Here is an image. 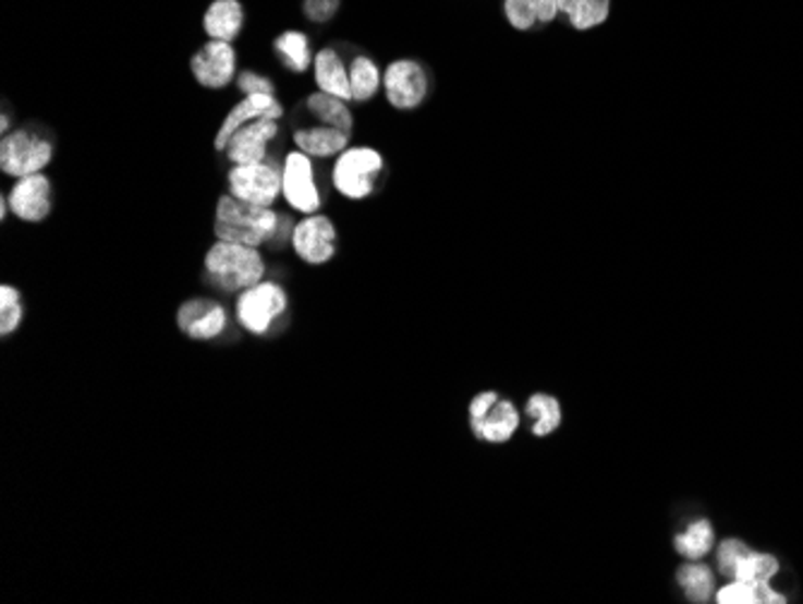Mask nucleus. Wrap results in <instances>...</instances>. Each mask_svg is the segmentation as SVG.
<instances>
[{
    "label": "nucleus",
    "instance_id": "ddd939ff",
    "mask_svg": "<svg viewBox=\"0 0 803 604\" xmlns=\"http://www.w3.org/2000/svg\"><path fill=\"white\" fill-rule=\"evenodd\" d=\"M279 135V121L258 119L251 121L231 135V141L224 149L231 165H255L270 157V147Z\"/></svg>",
    "mask_w": 803,
    "mask_h": 604
},
{
    "label": "nucleus",
    "instance_id": "cd10ccee",
    "mask_svg": "<svg viewBox=\"0 0 803 604\" xmlns=\"http://www.w3.org/2000/svg\"><path fill=\"white\" fill-rule=\"evenodd\" d=\"M779 559L770 552H758L749 547L741 554L734 571L727 580H755V583H772V578L779 573Z\"/></svg>",
    "mask_w": 803,
    "mask_h": 604
},
{
    "label": "nucleus",
    "instance_id": "f3484780",
    "mask_svg": "<svg viewBox=\"0 0 803 604\" xmlns=\"http://www.w3.org/2000/svg\"><path fill=\"white\" fill-rule=\"evenodd\" d=\"M352 143V133H344L340 128L332 125H304L294 131V145L301 153L313 159H330L342 155Z\"/></svg>",
    "mask_w": 803,
    "mask_h": 604
},
{
    "label": "nucleus",
    "instance_id": "f257e3e1",
    "mask_svg": "<svg viewBox=\"0 0 803 604\" xmlns=\"http://www.w3.org/2000/svg\"><path fill=\"white\" fill-rule=\"evenodd\" d=\"M205 282L219 294H241L265 280L267 263L260 249L243 243L215 241L203 258Z\"/></svg>",
    "mask_w": 803,
    "mask_h": 604
},
{
    "label": "nucleus",
    "instance_id": "2f4dec72",
    "mask_svg": "<svg viewBox=\"0 0 803 604\" xmlns=\"http://www.w3.org/2000/svg\"><path fill=\"white\" fill-rule=\"evenodd\" d=\"M236 87L243 95H275V83L263 73L255 71H241L236 77Z\"/></svg>",
    "mask_w": 803,
    "mask_h": 604
},
{
    "label": "nucleus",
    "instance_id": "6e6552de",
    "mask_svg": "<svg viewBox=\"0 0 803 604\" xmlns=\"http://www.w3.org/2000/svg\"><path fill=\"white\" fill-rule=\"evenodd\" d=\"M282 197L299 215H316L323 210L325 195L318 189L313 157L301 149L289 153L282 161Z\"/></svg>",
    "mask_w": 803,
    "mask_h": 604
},
{
    "label": "nucleus",
    "instance_id": "9b49d317",
    "mask_svg": "<svg viewBox=\"0 0 803 604\" xmlns=\"http://www.w3.org/2000/svg\"><path fill=\"white\" fill-rule=\"evenodd\" d=\"M191 73L205 89H224L239 77V56L231 41L209 39L191 56Z\"/></svg>",
    "mask_w": 803,
    "mask_h": 604
},
{
    "label": "nucleus",
    "instance_id": "5701e85b",
    "mask_svg": "<svg viewBox=\"0 0 803 604\" xmlns=\"http://www.w3.org/2000/svg\"><path fill=\"white\" fill-rule=\"evenodd\" d=\"M717 604H784L787 595L772 588V583H755V580H729L715 592Z\"/></svg>",
    "mask_w": 803,
    "mask_h": 604
},
{
    "label": "nucleus",
    "instance_id": "bb28decb",
    "mask_svg": "<svg viewBox=\"0 0 803 604\" xmlns=\"http://www.w3.org/2000/svg\"><path fill=\"white\" fill-rule=\"evenodd\" d=\"M349 83H352V101L368 104L382 89V71L374 58L358 53L349 63Z\"/></svg>",
    "mask_w": 803,
    "mask_h": 604
},
{
    "label": "nucleus",
    "instance_id": "f03ea898",
    "mask_svg": "<svg viewBox=\"0 0 803 604\" xmlns=\"http://www.w3.org/2000/svg\"><path fill=\"white\" fill-rule=\"evenodd\" d=\"M279 222H282V215H279L275 207L253 205L227 193L217 201L215 237L219 241L263 249L272 243Z\"/></svg>",
    "mask_w": 803,
    "mask_h": 604
},
{
    "label": "nucleus",
    "instance_id": "b1692460",
    "mask_svg": "<svg viewBox=\"0 0 803 604\" xmlns=\"http://www.w3.org/2000/svg\"><path fill=\"white\" fill-rule=\"evenodd\" d=\"M272 51L279 58V63L294 75H304L308 68H313V58H316L311 49L308 34L301 29H287L277 34V39L272 41Z\"/></svg>",
    "mask_w": 803,
    "mask_h": 604
},
{
    "label": "nucleus",
    "instance_id": "412c9836",
    "mask_svg": "<svg viewBox=\"0 0 803 604\" xmlns=\"http://www.w3.org/2000/svg\"><path fill=\"white\" fill-rule=\"evenodd\" d=\"M522 412L530 420V434L537 438L553 436L563 424L561 400L551 392H532Z\"/></svg>",
    "mask_w": 803,
    "mask_h": 604
},
{
    "label": "nucleus",
    "instance_id": "aec40b11",
    "mask_svg": "<svg viewBox=\"0 0 803 604\" xmlns=\"http://www.w3.org/2000/svg\"><path fill=\"white\" fill-rule=\"evenodd\" d=\"M717 544V532L709 518H695L683 530L673 534V552L685 561L707 559Z\"/></svg>",
    "mask_w": 803,
    "mask_h": 604
},
{
    "label": "nucleus",
    "instance_id": "2eb2a0df",
    "mask_svg": "<svg viewBox=\"0 0 803 604\" xmlns=\"http://www.w3.org/2000/svg\"><path fill=\"white\" fill-rule=\"evenodd\" d=\"M520 424L522 414L518 410V404L500 395V400L494 404L491 412H488L479 424L472 426V434L476 440H482V444L503 446L508 440H513V436L520 432Z\"/></svg>",
    "mask_w": 803,
    "mask_h": 604
},
{
    "label": "nucleus",
    "instance_id": "423d86ee",
    "mask_svg": "<svg viewBox=\"0 0 803 604\" xmlns=\"http://www.w3.org/2000/svg\"><path fill=\"white\" fill-rule=\"evenodd\" d=\"M227 189L234 197L272 207L282 197V165L267 157L255 165H231L227 171Z\"/></svg>",
    "mask_w": 803,
    "mask_h": 604
},
{
    "label": "nucleus",
    "instance_id": "9d476101",
    "mask_svg": "<svg viewBox=\"0 0 803 604\" xmlns=\"http://www.w3.org/2000/svg\"><path fill=\"white\" fill-rule=\"evenodd\" d=\"M291 249L306 265H328L337 255V227L328 215H304L291 234Z\"/></svg>",
    "mask_w": 803,
    "mask_h": 604
},
{
    "label": "nucleus",
    "instance_id": "a878e982",
    "mask_svg": "<svg viewBox=\"0 0 803 604\" xmlns=\"http://www.w3.org/2000/svg\"><path fill=\"white\" fill-rule=\"evenodd\" d=\"M558 13L577 32L601 27L611 17V0H558Z\"/></svg>",
    "mask_w": 803,
    "mask_h": 604
},
{
    "label": "nucleus",
    "instance_id": "6ab92c4d",
    "mask_svg": "<svg viewBox=\"0 0 803 604\" xmlns=\"http://www.w3.org/2000/svg\"><path fill=\"white\" fill-rule=\"evenodd\" d=\"M503 13L510 27L518 32H534L546 27L558 15V0H503Z\"/></svg>",
    "mask_w": 803,
    "mask_h": 604
},
{
    "label": "nucleus",
    "instance_id": "1a4fd4ad",
    "mask_svg": "<svg viewBox=\"0 0 803 604\" xmlns=\"http://www.w3.org/2000/svg\"><path fill=\"white\" fill-rule=\"evenodd\" d=\"M231 316L222 301L209 297H195L183 301L177 311L179 330L195 342H215L229 330Z\"/></svg>",
    "mask_w": 803,
    "mask_h": 604
},
{
    "label": "nucleus",
    "instance_id": "f8f14e48",
    "mask_svg": "<svg viewBox=\"0 0 803 604\" xmlns=\"http://www.w3.org/2000/svg\"><path fill=\"white\" fill-rule=\"evenodd\" d=\"M5 197L10 215H15L25 225H41L53 213V183L44 171L15 179Z\"/></svg>",
    "mask_w": 803,
    "mask_h": 604
},
{
    "label": "nucleus",
    "instance_id": "c756f323",
    "mask_svg": "<svg viewBox=\"0 0 803 604\" xmlns=\"http://www.w3.org/2000/svg\"><path fill=\"white\" fill-rule=\"evenodd\" d=\"M746 549H749V542H743L741 537H725L717 544L715 561H717V571H719L721 578L731 576L737 561L741 559V554Z\"/></svg>",
    "mask_w": 803,
    "mask_h": 604
},
{
    "label": "nucleus",
    "instance_id": "0eeeda50",
    "mask_svg": "<svg viewBox=\"0 0 803 604\" xmlns=\"http://www.w3.org/2000/svg\"><path fill=\"white\" fill-rule=\"evenodd\" d=\"M382 95L398 111H414L430 95V75L416 58H398L382 71Z\"/></svg>",
    "mask_w": 803,
    "mask_h": 604
},
{
    "label": "nucleus",
    "instance_id": "a211bd4d",
    "mask_svg": "<svg viewBox=\"0 0 803 604\" xmlns=\"http://www.w3.org/2000/svg\"><path fill=\"white\" fill-rule=\"evenodd\" d=\"M246 27V8L241 0H212L203 15V32L209 39L234 44Z\"/></svg>",
    "mask_w": 803,
    "mask_h": 604
},
{
    "label": "nucleus",
    "instance_id": "7c9ffc66",
    "mask_svg": "<svg viewBox=\"0 0 803 604\" xmlns=\"http://www.w3.org/2000/svg\"><path fill=\"white\" fill-rule=\"evenodd\" d=\"M340 8L342 0H304V5H301L304 17L313 22V25H325V22H330L337 13H340Z\"/></svg>",
    "mask_w": 803,
    "mask_h": 604
},
{
    "label": "nucleus",
    "instance_id": "c85d7f7f",
    "mask_svg": "<svg viewBox=\"0 0 803 604\" xmlns=\"http://www.w3.org/2000/svg\"><path fill=\"white\" fill-rule=\"evenodd\" d=\"M25 321V304H22L20 289L13 285L0 287V338H10L20 330Z\"/></svg>",
    "mask_w": 803,
    "mask_h": 604
},
{
    "label": "nucleus",
    "instance_id": "7ed1b4c3",
    "mask_svg": "<svg viewBox=\"0 0 803 604\" xmlns=\"http://www.w3.org/2000/svg\"><path fill=\"white\" fill-rule=\"evenodd\" d=\"M382 177H386V157L368 145H349L342 155L334 157L330 173L334 191L354 203L376 195Z\"/></svg>",
    "mask_w": 803,
    "mask_h": 604
},
{
    "label": "nucleus",
    "instance_id": "20e7f679",
    "mask_svg": "<svg viewBox=\"0 0 803 604\" xmlns=\"http://www.w3.org/2000/svg\"><path fill=\"white\" fill-rule=\"evenodd\" d=\"M289 313L287 289L275 280H263L236 294L234 316L253 338H267Z\"/></svg>",
    "mask_w": 803,
    "mask_h": 604
},
{
    "label": "nucleus",
    "instance_id": "473e14b6",
    "mask_svg": "<svg viewBox=\"0 0 803 604\" xmlns=\"http://www.w3.org/2000/svg\"><path fill=\"white\" fill-rule=\"evenodd\" d=\"M498 400H500V392L498 390H482V392H476L474 398H472V402H470V410H467V414H470V428L479 424L484 420V416L488 412H491V408H494V404Z\"/></svg>",
    "mask_w": 803,
    "mask_h": 604
},
{
    "label": "nucleus",
    "instance_id": "dca6fc26",
    "mask_svg": "<svg viewBox=\"0 0 803 604\" xmlns=\"http://www.w3.org/2000/svg\"><path fill=\"white\" fill-rule=\"evenodd\" d=\"M313 80L325 95L352 101V83H349V65L334 46H323L313 58Z\"/></svg>",
    "mask_w": 803,
    "mask_h": 604
},
{
    "label": "nucleus",
    "instance_id": "4be33fe9",
    "mask_svg": "<svg viewBox=\"0 0 803 604\" xmlns=\"http://www.w3.org/2000/svg\"><path fill=\"white\" fill-rule=\"evenodd\" d=\"M677 585L681 590V595L695 602V604H705L715 600L717 592V578L713 566H707L703 559L701 561H683L677 568Z\"/></svg>",
    "mask_w": 803,
    "mask_h": 604
},
{
    "label": "nucleus",
    "instance_id": "4468645a",
    "mask_svg": "<svg viewBox=\"0 0 803 604\" xmlns=\"http://www.w3.org/2000/svg\"><path fill=\"white\" fill-rule=\"evenodd\" d=\"M284 116V107L279 104V99L275 95H248L246 99H241L236 107H231L224 116L222 125H219V131L215 135V149H219V153H224L231 135H234L239 128H243L251 121H258V119H272V121H279Z\"/></svg>",
    "mask_w": 803,
    "mask_h": 604
},
{
    "label": "nucleus",
    "instance_id": "393cba45",
    "mask_svg": "<svg viewBox=\"0 0 803 604\" xmlns=\"http://www.w3.org/2000/svg\"><path fill=\"white\" fill-rule=\"evenodd\" d=\"M306 111L323 125L340 128L344 133L354 131V113L349 109L346 99L325 95V92L318 89L306 97Z\"/></svg>",
    "mask_w": 803,
    "mask_h": 604
},
{
    "label": "nucleus",
    "instance_id": "39448f33",
    "mask_svg": "<svg viewBox=\"0 0 803 604\" xmlns=\"http://www.w3.org/2000/svg\"><path fill=\"white\" fill-rule=\"evenodd\" d=\"M56 157V145L51 135L34 125H22L3 135L0 141V171L5 177L22 179L32 177V173H41L46 167H51Z\"/></svg>",
    "mask_w": 803,
    "mask_h": 604
}]
</instances>
